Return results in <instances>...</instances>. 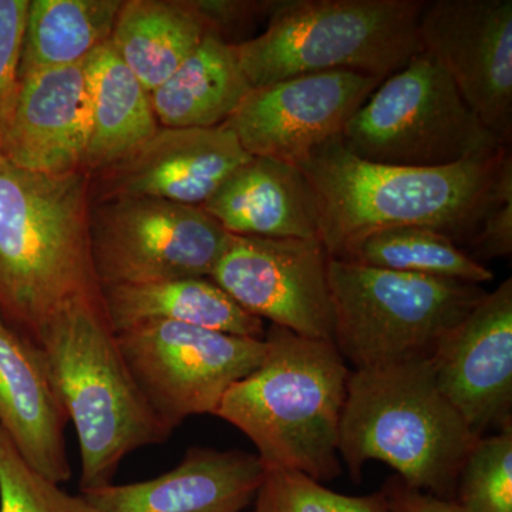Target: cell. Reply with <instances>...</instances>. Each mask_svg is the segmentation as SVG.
Here are the masks:
<instances>
[{
    "instance_id": "6da1fadb",
    "label": "cell",
    "mask_w": 512,
    "mask_h": 512,
    "mask_svg": "<svg viewBox=\"0 0 512 512\" xmlns=\"http://www.w3.org/2000/svg\"><path fill=\"white\" fill-rule=\"evenodd\" d=\"M298 168L315 192L330 258L389 228H429L470 244L491 208L512 194L510 147L446 167H394L353 156L338 136Z\"/></svg>"
},
{
    "instance_id": "7a4b0ae2",
    "label": "cell",
    "mask_w": 512,
    "mask_h": 512,
    "mask_svg": "<svg viewBox=\"0 0 512 512\" xmlns=\"http://www.w3.org/2000/svg\"><path fill=\"white\" fill-rule=\"evenodd\" d=\"M90 174H40L0 156V316L35 342L64 306L101 298L89 241Z\"/></svg>"
},
{
    "instance_id": "3957f363",
    "label": "cell",
    "mask_w": 512,
    "mask_h": 512,
    "mask_svg": "<svg viewBox=\"0 0 512 512\" xmlns=\"http://www.w3.org/2000/svg\"><path fill=\"white\" fill-rule=\"evenodd\" d=\"M261 363L225 394L215 417L254 444L265 468L325 483L342 474L340 420L350 370L335 343L269 325Z\"/></svg>"
},
{
    "instance_id": "277c9868",
    "label": "cell",
    "mask_w": 512,
    "mask_h": 512,
    "mask_svg": "<svg viewBox=\"0 0 512 512\" xmlns=\"http://www.w3.org/2000/svg\"><path fill=\"white\" fill-rule=\"evenodd\" d=\"M80 453V490L113 484L124 458L171 436L131 376L101 298L64 306L37 333Z\"/></svg>"
},
{
    "instance_id": "5b68a950",
    "label": "cell",
    "mask_w": 512,
    "mask_h": 512,
    "mask_svg": "<svg viewBox=\"0 0 512 512\" xmlns=\"http://www.w3.org/2000/svg\"><path fill=\"white\" fill-rule=\"evenodd\" d=\"M478 439L441 393L429 359L350 372L339 456L356 483L367 461H382L410 487L454 500Z\"/></svg>"
},
{
    "instance_id": "8992f818",
    "label": "cell",
    "mask_w": 512,
    "mask_h": 512,
    "mask_svg": "<svg viewBox=\"0 0 512 512\" xmlns=\"http://www.w3.org/2000/svg\"><path fill=\"white\" fill-rule=\"evenodd\" d=\"M424 0H284L264 32L235 46L251 89L355 72L384 80L423 52Z\"/></svg>"
},
{
    "instance_id": "52a82bcc",
    "label": "cell",
    "mask_w": 512,
    "mask_h": 512,
    "mask_svg": "<svg viewBox=\"0 0 512 512\" xmlns=\"http://www.w3.org/2000/svg\"><path fill=\"white\" fill-rule=\"evenodd\" d=\"M328 276L333 343L355 370L430 359L487 293L480 285L340 258L329 259Z\"/></svg>"
},
{
    "instance_id": "ba28073f",
    "label": "cell",
    "mask_w": 512,
    "mask_h": 512,
    "mask_svg": "<svg viewBox=\"0 0 512 512\" xmlns=\"http://www.w3.org/2000/svg\"><path fill=\"white\" fill-rule=\"evenodd\" d=\"M340 141L370 163L416 168L446 167L510 147L484 126L426 52L377 86Z\"/></svg>"
},
{
    "instance_id": "9c48e42d",
    "label": "cell",
    "mask_w": 512,
    "mask_h": 512,
    "mask_svg": "<svg viewBox=\"0 0 512 512\" xmlns=\"http://www.w3.org/2000/svg\"><path fill=\"white\" fill-rule=\"evenodd\" d=\"M227 235L195 205L144 197L90 205V255L100 288L210 278Z\"/></svg>"
},
{
    "instance_id": "30bf717a",
    "label": "cell",
    "mask_w": 512,
    "mask_h": 512,
    "mask_svg": "<svg viewBox=\"0 0 512 512\" xmlns=\"http://www.w3.org/2000/svg\"><path fill=\"white\" fill-rule=\"evenodd\" d=\"M148 406L171 434L188 417L214 416L228 390L265 355V339L241 338L173 322L116 335Z\"/></svg>"
},
{
    "instance_id": "8fae6325",
    "label": "cell",
    "mask_w": 512,
    "mask_h": 512,
    "mask_svg": "<svg viewBox=\"0 0 512 512\" xmlns=\"http://www.w3.org/2000/svg\"><path fill=\"white\" fill-rule=\"evenodd\" d=\"M329 259L318 238L228 234L210 278L256 318L305 338L333 342Z\"/></svg>"
},
{
    "instance_id": "7c38bea8",
    "label": "cell",
    "mask_w": 512,
    "mask_h": 512,
    "mask_svg": "<svg viewBox=\"0 0 512 512\" xmlns=\"http://www.w3.org/2000/svg\"><path fill=\"white\" fill-rule=\"evenodd\" d=\"M419 39L484 126L511 146V0L426 2Z\"/></svg>"
},
{
    "instance_id": "4fadbf2b",
    "label": "cell",
    "mask_w": 512,
    "mask_h": 512,
    "mask_svg": "<svg viewBox=\"0 0 512 512\" xmlns=\"http://www.w3.org/2000/svg\"><path fill=\"white\" fill-rule=\"evenodd\" d=\"M383 80L323 72L256 87L225 121L252 157L301 165L343 128Z\"/></svg>"
},
{
    "instance_id": "5bb4252c",
    "label": "cell",
    "mask_w": 512,
    "mask_h": 512,
    "mask_svg": "<svg viewBox=\"0 0 512 512\" xmlns=\"http://www.w3.org/2000/svg\"><path fill=\"white\" fill-rule=\"evenodd\" d=\"M251 157L224 124L160 127L126 157L90 174V205L144 197L201 207Z\"/></svg>"
},
{
    "instance_id": "9a60e30c",
    "label": "cell",
    "mask_w": 512,
    "mask_h": 512,
    "mask_svg": "<svg viewBox=\"0 0 512 512\" xmlns=\"http://www.w3.org/2000/svg\"><path fill=\"white\" fill-rule=\"evenodd\" d=\"M437 386L477 437L512 423V279H505L440 340Z\"/></svg>"
},
{
    "instance_id": "2e32d148",
    "label": "cell",
    "mask_w": 512,
    "mask_h": 512,
    "mask_svg": "<svg viewBox=\"0 0 512 512\" xmlns=\"http://www.w3.org/2000/svg\"><path fill=\"white\" fill-rule=\"evenodd\" d=\"M90 134L92 97L83 60L20 80L0 156L32 173H74L84 170Z\"/></svg>"
},
{
    "instance_id": "e0dca14e",
    "label": "cell",
    "mask_w": 512,
    "mask_h": 512,
    "mask_svg": "<svg viewBox=\"0 0 512 512\" xmlns=\"http://www.w3.org/2000/svg\"><path fill=\"white\" fill-rule=\"evenodd\" d=\"M264 476L256 454L191 447L161 476L82 495L94 512H245Z\"/></svg>"
},
{
    "instance_id": "ac0fdd59",
    "label": "cell",
    "mask_w": 512,
    "mask_h": 512,
    "mask_svg": "<svg viewBox=\"0 0 512 512\" xmlns=\"http://www.w3.org/2000/svg\"><path fill=\"white\" fill-rule=\"evenodd\" d=\"M67 421L42 350L0 316V427L30 466L56 484L72 477Z\"/></svg>"
},
{
    "instance_id": "d6986e66",
    "label": "cell",
    "mask_w": 512,
    "mask_h": 512,
    "mask_svg": "<svg viewBox=\"0 0 512 512\" xmlns=\"http://www.w3.org/2000/svg\"><path fill=\"white\" fill-rule=\"evenodd\" d=\"M229 235L320 239L315 192L298 167L251 157L201 205Z\"/></svg>"
},
{
    "instance_id": "ffe728a7",
    "label": "cell",
    "mask_w": 512,
    "mask_h": 512,
    "mask_svg": "<svg viewBox=\"0 0 512 512\" xmlns=\"http://www.w3.org/2000/svg\"><path fill=\"white\" fill-rule=\"evenodd\" d=\"M100 289L104 313L116 335L147 323L173 322L241 338L265 339L264 320L242 309L211 278Z\"/></svg>"
},
{
    "instance_id": "44dd1931",
    "label": "cell",
    "mask_w": 512,
    "mask_h": 512,
    "mask_svg": "<svg viewBox=\"0 0 512 512\" xmlns=\"http://www.w3.org/2000/svg\"><path fill=\"white\" fill-rule=\"evenodd\" d=\"M249 92L235 46L208 32L150 97L160 127L211 128L224 124Z\"/></svg>"
},
{
    "instance_id": "7402d4cb",
    "label": "cell",
    "mask_w": 512,
    "mask_h": 512,
    "mask_svg": "<svg viewBox=\"0 0 512 512\" xmlns=\"http://www.w3.org/2000/svg\"><path fill=\"white\" fill-rule=\"evenodd\" d=\"M208 32L192 0H127L121 3L110 42L151 94Z\"/></svg>"
},
{
    "instance_id": "603a6c76",
    "label": "cell",
    "mask_w": 512,
    "mask_h": 512,
    "mask_svg": "<svg viewBox=\"0 0 512 512\" xmlns=\"http://www.w3.org/2000/svg\"><path fill=\"white\" fill-rule=\"evenodd\" d=\"M92 97V134L84 170L89 174L116 163L157 133L160 124L150 93L117 55L111 42L86 59Z\"/></svg>"
},
{
    "instance_id": "cb8c5ba5",
    "label": "cell",
    "mask_w": 512,
    "mask_h": 512,
    "mask_svg": "<svg viewBox=\"0 0 512 512\" xmlns=\"http://www.w3.org/2000/svg\"><path fill=\"white\" fill-rule=\"evenodd\" d=\"M121 0H30L19 80L83 62L109 42Z\"/></svg>"
},
{
    "instance_id": "d4e9b609",
    "label": "cell",
    "mask_w": 512,
    "mask_h": 512,
    "mask_svg": "<svg viewBox=\"0 0 512 512\" xmlns=\"http://www.w3.org/2000/svg\"><path fill=\"white\" fill-rule=\"evenodd\" d=\"M338 258L389 271L473 285L485 284L494 278L487 266L458 247L453 239L429 228L383 229L350 245Z\"/></svg>"
},
{
    "instance_id": "484cf974",
    "label": "cell",
    "mask_w": 512,
    "mask_h": 512,
    "mask_svg": "<svg viewBox=\"0 0 512 512\" xmlns=\"http://www.w3.org/2000/svg\"><path fill=\"white\" fill-rule=\"evenodd\" d=\"M454 501L466 512H512V423L476 441L458 474Z\"/></svg>"
},
{
    "instance_id": "4316f807",
    "label": "cell",
    "mask_w": 512,
    "mask_h": 512,
    "mask_svg": "<svg viewBox=\"0 0 512 512\" xmlns=\"http://www.w3.org/2000/svg\"><path fill=\"white\" fill-rule=\"evenodd\" d=\"M248 512H389L382 488L346 495L298 471L265 468L264 480Z\"/></svg>"
},
{
    "instance_id": "83f0119b",
    "label": "cell",
    "mask_w": 512,
    "mask_h": 512,
    "mask_svg": "<svg viewBox=\"0 0 512 512\" xmlns=\"http://www.w3.org/2000/svg\"><path fill=\"white\" fill-rule=\"evenodd\" d=\"M0 512H94L30 466L0 427Z\"/></svg>"
},
{
    "instance_id": "f1b7e54d",
    "label": "cell",
    "mask_w": 512,
    "mask_h": 512,
    "mask_svg": "<svg viewBox=\"0 0 512 512\" xmlns=\"http://www.w3.org/2000/svg\"><path fill=\"white\" fill-rule=\"evenodd\" d=\"M30 0H0V140L19 92V69Z\"/></svg>"
},
{
    "instance_id": "f546056e",
    "label": "cell",
    "mask_w": 512,
    "mask_h": 512,
    "mask_svg": "<svg viewBox=\"0 0 512 512\" xmlns=\"http://www.w3.org/2000/svg\"><path fill=\"white\" fill-rule=\"evenodd\" d=\"M284 0H192L208 30L232 46L247 42L245 33L269 20Z\"/></svg>"
},
{
    "instance_id": "4dcf8cb0",
    "label": "cell",
    "mask_w": 512,
    "mask_h": 512,
    "mask_svg": "<svg viewBox=\"0 0 512 512\" xmlns=\"http://www.w3.org/2000/svg\"><path fill=\"white\" fill-rule=\"evenodd\" d=\"M473 256L476 261L483 264V261L490 259L507 258L512 252V194L507 195L498 204H495L483 224L471 239Z\"/></svg>"
},
{
    "instance_id": "1f68e13d",
    "label": "cell",
    "mask_w": 512,
    "mask_h": 512,
    "mask_svg": "<svg viewBox=\"0 0 512 512\" xmlns=\"http://www.w3.org/2000/svg\"><path fill=\"white\" fill-rule=\"evenodd\" d=\"M382 490L389 512H466L456 501L417 490L397 476L390 477Z\"/></svg>"
}]
</instances>
